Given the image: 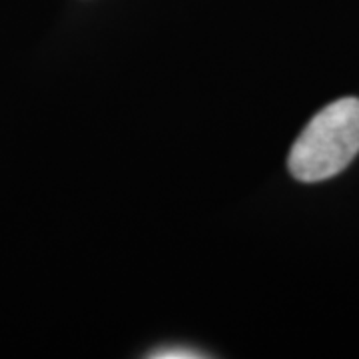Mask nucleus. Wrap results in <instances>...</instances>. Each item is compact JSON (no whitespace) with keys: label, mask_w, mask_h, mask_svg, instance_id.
Listing matches in <instances>:
<instances>
[{"label":"nucleus","mask_w":359,"mask_h":359,"mask_svg":"<svg viewBox=\"0 0 359 359\" xmlns=\"http://www.w3.org/2000/svg\"><path fill=\"white\" fill-rule=\"evenodd\" d=\"M150 358L156 359H190V358H204L202 353H196V351H190V349H162L158 353H152Z\"/></svg>","instance_id":"f03ea898"},{"label":"nucleus","mask_w":359,"mask_h":359,"mask_svg":"<svg viewBox=\"0 0 359 359\" xmlns=\"http://www.w3.org/2000/svg\"><path fill=\"white\" fill-rule=\"evenodd\" d=\"M359 154V100L341 98L311 118L294 142L287 166L299 182H321L346 170Z\"/></svg>","instance_id":"f257e3e1"}]
</instances>
